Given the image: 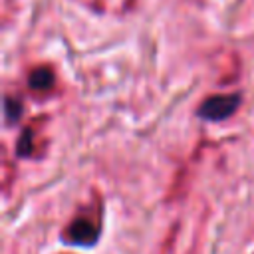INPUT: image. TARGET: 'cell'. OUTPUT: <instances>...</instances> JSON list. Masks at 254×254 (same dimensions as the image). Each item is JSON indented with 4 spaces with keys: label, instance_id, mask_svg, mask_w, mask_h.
<instances>
[{
    "label": "cell",
    "instance_id": "cell-1",
    "mask_svg": "<svg viewBox=\"0 0 254 254\" xmlns=\"http://www.w3.org/2000/svg\"><path fill=\"white\" fill-rule=\"evenodd\" d=\"M240 105V95L238 93H222V95H210L206 97L198 109L196 115L206 121H224L234 115V111Z\"/></svg>",
    "mask_w": 254,
    "mask_h": 254
},
{
    "label": "cell",
    "instance_id": "cell-2",
    "mask_svg": "<svg viewBox=\"0 0 254 254\" xmlns=\"http://www.w3.org/2000/svg\"><path fill=\"white\" fill-rule=\"evenodd\" d=\"M97 236H99V222L91 216H75L67 230L64 232V238L65 242L69 244H79V246H91L97 242Z\"/></svg>",
    "mask_w": 254,
    "mask_h": 254
},
{
    "label": "cell",
    "instance_id": "cell-3",
    "mask_svg": "<svg viewBox=\"0 0 254 254\" xmlns=\"http://www.w3.org/2000/svg\"><path fill=\"white\" fill-rule=\"evenodd\" d=\"M54 83H56V75H54L52 67H48V65L36 67L28 77V85L34 91H48L54 87Z\"/></svg>",
    "mask_w": 254,
    "mask_h": 254
},
{
    "label": "cell",
    "instance_id": "cell-4",
    "mask_svg": "<svg viewBox=\"0 0 254 254\" xmlns=\"http://www.w3.org/2000/svg\"><path fill=\"white\" fill-rule=\"evenodd\" d=\"M4 115H6V123H16L22 115V101L6 95L4 97Z\"/></svg>",
    "mask_w": 254,
    "mask_h": 254
},
{
    "label": "cell",
    "instance_id": "cell-5",
    "mask_svg": "<svg viewBox=\"0 0 254 254\" xmlns=\"http://www.w3.org/2000/svg\"><path fill=\"white\" fill-rule=\"evenodd\" d=\"M32 151H34V133H32V129H26V131H22V135L18 139L16 153L20 157H28V155H32Z\"/></svg>",
    "mask_w": 254,
    "mask_h": 254
}]
</instances>
